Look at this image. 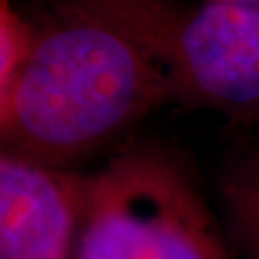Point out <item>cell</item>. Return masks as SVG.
<instances>
[{"label":"cell","mask_w":259,"mask_h":259,"mask_svg":"<svg viewBox=\"0 0 259 259\" xmlns=\"http://www.w3.org/2000/svg\"><path fill=\"white\" fill-rule=\"evenodd\" d=\"M169 102L175 94L165 71L137 42L54 0L0 98L2 150L71 169Z\"/></svg>","instance_id":"obj_1"},{"label":"cell","mask_w":259,"mask_h":259,"mask_svg":"<svg viewBox=\"0 0 259 259\" xmlns=\"http://www.w3.org/2000/svg\"><path fill=\"white\" fill-rule=\"evenodd\" d=\"M35 38V25L23 19L12 0H0V98L12 91Z\"/></svg>","instance_id":"obj_6"},{"label":"cell","mask_w":259,"mask_h":259,"mask_svg":"<svg viewBox=\"0 0 259 259\" xmlns=\"http://www.w3.org/2000/svg\"><path fill=\"white\" fill-rule=\"evenodd\" d=\"M89 173L0 152V259H77Z\"/></svg>","instance_id":"obj_4"},{"label":"cell","mask_w":259,"mask_h":259,"mask_svg":"<svg viewBox=\"0 0 259 259\" xmlns=\"http://www.w3.org/2000/svg\"><path fill=\"white\" fill-rule=\"evenodd\" d=\"M77 259H232L190 167L140 144L89 173Z\"/></svg>","instance_id":"obj_3"},{"label":"cell","mask_w":259,"mask_h":259,"mask_svg":"<svg viewBox=\"0 0 259 259\" xmlns=\"http://www.w3.org/2000/svg\"><path fill=\"white\" fill-rule=\"evenodd\" d=\"M121 31L165 71L175 102L231 115L259 110V4L62 0Z\"/></svg>","instance_id":"obj_2"},{"label":"cell","mask_w":259,"mask_h":259,"mask_svg":"<svg viewBox=\"0 0 259 259\" xmlns=\"http://www.w3.org/2000/svg\"><path fill=\"white\" fill-rule=\"evenodd\" d=\"M219 192L232 242L244 259H259V152L225 167Z\"/></svg>","instance_id":"obj_5"},{"label":"cell","mask_w":259,"mask_h":259,"mask_svg":"<svg viewBox=\"0 0 259 259\" xmlns=\"http://www.w3.org/2000/svg\"><path fill=\"white\" fill-rule=\"evenodd\" d=\"M227 2H244V4H259V0H227Z\"/></svg>","instance_id":"obj_7"}]
</instances>
